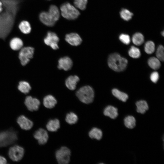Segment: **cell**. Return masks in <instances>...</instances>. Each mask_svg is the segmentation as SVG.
I'll return each mask as SVG.
<instances>
[{
  "mask_svg": "<svg viewBox=\"0 0 164 164\" xmlns=\"http://www.w3.org/2000/svg\"><path fill=\"white\" fill-rule=\"evenodd\" d=\"M7 162V160L5 157L0 156V164H5Z\"/></svg>",
  "mask_w": 164,
  "mask_h": 164,
  "instance_id": "8d00e7d4",
  "label": "cell"
},
{
  "mask_svg": "<svg viewBox=\"0 0 164 164\" xmlns=\"http://www.w3.org/2000/svg\"><path fill=\"white\" fill-rule=\"evenodd\" d=\"M25 104L29 110L33 111L38 109L40 103L38 99L28 96L25 99Z\"/></svg>",
  "mask_w": 164,
  "mask_h": 164,
  "instance_id": "30bf717a",
  "label": "cell"
},
{
  "mask_svg": "<svg viewBox=\"0 0 164 164\" xmlns=\"http://www.w3.org/2000/svg\"><path fill=\"white\" fill-rule=\"evenodd\" d=\"M76 95L82 102L86 104L93 101L94 93L93 89L90 86H85L80 87L77 91Z\"/></svg>",
  "mask_w": 164,
  "mask_h": 164,
  "instance_id": "7a4b0ae2",
  "label": "cell"
},
{
  "mask_svg": "<svg viewBox=\"0 0 164 164\" xmlns=\"http://www.w3.org/2000/svg\"><path fill=\"white\" fill-rule=\"evenodd\" d=\"M124 123L126 127L128 128L132 129L135 126L136 120L133 116H128L124 119Z\"/></svg>",
  "mask_w": 164,
  "mask_h": 164,
  "instance_id": "4316f807",
  "label": "cell"
},
{
  "mask_svg": "<svg viewBox=\"0 0 164 164\" xmlns=\"http://www.w3.org/2000/svg\"><path fill=\"white\" fill-rule=\"evenodd\" d=\"M18 28L21 32L25 35L30 34L32 31V26L29 22L26 20H22L18 24Z\"/></svg>",
  "mask_w": 164,
  "mask_h": 164,
  "instance_id": "9a60e30c",
  "label": "cell"
},
{
  "mask_svg": "<svg viewBox=\"0 0 164 164\" xmlns=\"http://www.w3.org/2000/svg\"><path fill=\"white\" fill-rule=\"evenodd\" d=\"M9 45L12 50H18L22 48L23 43L20 38L15 37L11 39Z\"/></svg>",
  "mask_w": 164,
  "mask_h": 164,
  "instance_id": "ffe728a7",
  "label": "cell"
},
{
  "mask_svg": "<svg viewBox=\"0 0 164 164\" xmlns=\"http://www.w3.org/2000/svg\"><path fill=\"white\" fill-rule=\"evenodd\" d=\"M87 0H74V4L76 8L81 10H84L86 8Z\"/></svg>",
  "mask_w": 164,
  "mask_h": 164,
  "instance_id": "d6a6232c",
  "label": "cell"
},
{
  "mask_svg": "<svg viewBox=\"0 0 164 164\" xmlns=\"http://www.w3.org/2000/svg\"><path fill=\"white\" fill-rule=\"evenodd\" d=\"M148 63L149 66L154 70H158L161 66L160 61L155 57L150 58L148 60Z\"/></svg>",
  "mask_w": 164,
  "mask_h": 164,
  "instance_id": "484cf974",
  "label": "cell"
},
{
  "mask_svg": "<svg viewBox=\"0 0 164 164\" xmlns=\"http://www.w3.org/2000/svg\"><path fill=\"white\" fill-rule=\"evenodd\" d=\"M159 74L156 71L153 72L150 76V78L151 80L154 83H156L159 79Z\"/></svg>",
  "mask_w": 164,
  "mask_h": 164,
  "instance_id": "d590c367",
  "label": "cell"
},
{
  "mask_svg": "<svg viewBox=\"0 0 164 164\" xmlns=\"http://www.w3.org/2000/svg\"><path fill=\"white\" fill-rule=\"evenodd\" d=\"M61 15L68 20H74L77 18L80 12L73 6L66 2L62 4L60 7Z\"/></svg>",
  "mask_w": 164,
  "mask_h": 164,
  "instance_id": "3957f363",
  "label": "cell"
},
{
  "mask_svg": "<svg viewBox=\"0 0 164 164\" xmlns=\"http://www.w3.org/2000/svg\"><path fill=\"white\" fill-rule=\"evenodd\" d=\"M112 93L114 97L123 102H125L128 98V96L126 93L117 89H113Z\"/></svg>",
  "mask_w": 164,
  "mask_h": 164,
  "instance_id": "603a6c76",
  "label": "cell"
},
{
  "mask_svg": "<svg viewBox=\"0 0 164 164\" xmlns=\"http://www.w3.org/2000/svg\"><path fill=\"white\" fill-rule=\"evenodd\" d=\"M144 37L142 34L139 32L135 33L132 37L133 43L137 46L141 45L144 42Z\"/></svg>",
  "mask_w": 164,
  "mask_h": 164,
  "instance_id": "f1b7e54d",
  "label": "cell"
},
{
  "mask_svg": "<svg viewBox=\"0 0 164 164\" xmlns=\"http://www.w3.org/2000/svg\"><path fill=\"white\" fill-rule=\"evenodd\" d=\"M18 89L22 93L26 94L30 91L31 89V87L28 82L22 81L19 82V83Z\"/></svg>",
  "mask_w": 164,
  "mask_h": 164,
  "instance_id": "83f0119b",
  "label": "cell"
},
{
  "mask_svg": "<svg viewBox=\"0 0 164 164\" xmlns=\"http://www.w3.org/2000/svg\"><path fill=\"white\" fill-rule=\"evenodd\" d=\"M120 40L123 43L126 44H129L130 42V38L129 36L126 34H122L119 36Z\"/></svg>",
  "mask_w": 164,
  "mask_h": 164,
  "instance_id": "e575fe53",
  "label": "cell"
},
{
  "mask_svg": "<svg viewBox=\"0 0 164 164\" xmlns=\"http://www.w3.org/2000/svg\"><path fill=\"white\" fill-rule=\"evenodd\" d=\"M164 47L162 45H159L156 52V57L160 61H163L164 60Z\"/></svg>",
  "mask_w": 164,
  "mask_h": 164,
  "instance_id": "836d02e7",
  "label": "cell"
},
{
  "mask_svg": "<svg viewBox=\"0 0 164 164\" xmlns=\"http://www.w3.org/2000/svg\"><path fill=\"white\" fill-rule=\"evenodd\" d=\"M78 117L76 114L70 112L66 114L65 120L67 123L72 125L76 124L78 121Z\"/></svg>",
  "mask_w": 164,
  "mask_h": 164,
  "instance_id": "cb8c5ba5",
  "label": "cell"
},
{
  "mask_svg": "<svg viewBox=\"0 0 164 164\" xmlns=\"http://www.w3.org/2000/svg\"><path fill=\"white\" fill-rule=\"evenodd\" d=\"M43 103L45 107L50 109L55 107L57 103V101L53 96L49 94L44 97Z\"/></svg>",
  "mask_w": 164,
  "mask_h": 164,
  "instance_id": "e0dca14e",
  "label": "cell"
},
{
  "mask_svg": "<svg viewBox=\"0 0 164 164\" xmlns=\"http://www.w3.org/2000/svg\"><path fill=\"white\" fill-rule=\"evenodd\" d=\"M48 12L52 16L56 22L59 19L60 11L56 5H51L50 7Z\"/></svg>",
  "mask_w": 164,
  "mask_h": 164,
  "instance_id": "d4e9b609",
  "label": "cell"
},
{
  "mask_svg": "<svg viewBox=\"0 0 164 164\" xmlns=\"http://www.w3.org/2000/svg\"><path fill=\"white\" fill-rule=\"evenodd\" d=\"M108 64L109 67L116 72L124 70L127 67L128 63L127 60L117 53H114L109 55L108 59Z\"/></svg>",
  "mask_w": 164,
  "mask_h": 164,
  "instance_id": "6da1fadb",
  "label": "cell"
},
{
  "mask_svg": "<svg viewBox=\"0 0 164 164\" xmlns=\"http://www.w3.org/2000/svg\"><path fill=\"white\" fill-rule=\"evenodd\" d=\"M79 80L80 79L77 76H70L66 80L65 85L69 90H74L76 88L77 83Z\"/></svg>",
  "mask_w": 164,
  "mask_h": 164,
  "instance_id": "2e32d148",
  "label": "cell"
},
{
  "mask_svg": "<svg viewBox=\"0 0 164 164\" xmlns=\"http://www.w3.org/2000/svg\"><path fill=\"white\" fill-rule=\"evenodd\" d=\"M103 133L101 130L97 128H93L88 132V135L91 139L100 140L102 136Z\"/></svg>",
  "mask_w": 164,
  "mask_h": 164,
  "instance_id": "7402d4cb",
  "label": "cell"
},
{
  "mask_svg": "<svg viewBox=\"0 0 164 164\" xmlns=\"http://www.w3.org/2000/svg\"><path fill=\"white\" fill-rule=\"evenodd\" d=\"M155 45L152 41L147 42L145 45L144 49L145 52L148 54L152 53L155 50Z\"/></svg>",
  "mask_w": 164,
  "mask_h": 164,
  "instance_id": "4dcf8cb0",
  "label": "cell"
},
{
  "mask_svg": "<svg viewBox=\"0 0 164 164\" xmlns=\"http://www.w3.org/2000/svg\"><path fill=\"white\" fill-rule=\"evenodd\" d=\"M128 53L129 56L134 58H139L141 55L139 49L134 46H132L129 50Z\"/></svg>",
  "mask_w": 164,
  "mask_h": 164,
  "instance_id": "f546056e",
  "label": "cell"
},
{
  "mask_svg": "<svg viewBox=\"0 0 164 164\" xmlns=\"http://www.w3.org/2000/svg\"></svg>",
  "mask_w": 164,
  "mask_h": 164,
  "instance_id": "60d3db41",
  "label": "cell"
},
{
  "mask_svg": "<svg viewBox=\"0 0 164 164\" xmlns=\"http://www.w3.org/2000/svg\"><path fill=\"white\" fill-rule=\"evenodd\" d=\"M65 40L70 45L74 46H79L82 42L81 37L76 33H71L67 34Z\"/></svg>",
  "mask_w": 164,
  "mask_h": 164,
  "instance_id": "8fae6325",
  "label": "cell"
},
{
  "mask_svg": "<svg viewBox=\"0 0 164 164\" xmlns=\"http://www.w3.org/2000/svg\"><path fill=\"white\" fill-rule=\"evenodd\" d=\"M34 138L38 141L39 144L42 145L47 143L49 138L47 131L43 128H40L36 131L34 134Z\"/></svg>",
  "mask_w": 164,
  "mask_h": 164,
  "instance_id": "9c48e42d",
  "label": "cell"
},
{
  "mask_svg": "<svg viewBox=\"0 0 164 164\" xmlns=\"http://www.w3.org/2000/svg\"><path fill=\"white\" fill-rule=\"evenodd\" d=\"M39 18L40 21L46 26H52L56 22L48 12H41L39 14Z\"/></svg>",
  "mask_w": 164,
  "mask_h": 164,
  "instance_id": "4fadbf2b",
  "label": "cell"
},
{
  "mask_svg": "<svg viewBox=\"0 0 164 164\" xmlns=\"http://www.w3.org/2000/svg\"><path fill=\"white\" fill-rule=\"evenodd\" d=\"M17 122L23 129L29 130L33 125L32 122L23 115L20 116L18 118Z\"/></svg>",
  "mask_w": 164,
  "mask_h": 164,
  "instance_id": "5bb4252c",
  "label": "cell"
},
{
  "mask_svg": "<svg viewBox=\"0 0 164 164\" xmlns=\"http://www.w3.org/2000/svg\"><path fill=\"white\" fill-rule=\"evenodd\" d=\"M59 39L54 32L49 31L44 39L45 43L50 46L53 49L56 50L59 49L58 43Z\"/></svg>",
  "mask_w": 164,
  "mask_h": 164,
  "instance_id": "52a82bcc",
  "label": "cell"
},
{
  "mask_svg": "<svg viewBox=\"0 0 164 164\" xmlns=\"http://www.w3.org/2000/svg\"><path fill=\"white\" fill-rule=\"evenodd\" d=\"M19 53V58L22 66H25L33 56L34 49L32 47L28 46L22 48Z\"/></svg>",
  "mask_w": 164,
  "mask_h": 164,
  "instance_id": "8992f818",
  "label": "cell"
},
{
  "mask_svg": "<svg viewBox=\"0 0 164 164\" xmlns=\"http://www.w3.org/2000/svg\"><path fill=\"white\" fill-rule=\"evenodd\" d=\"M73 61L68 56L62 57L58 61L57 67L60 70L68 71L71 69Z\"/></svg>",
  "mask_w": 164,
  "mask_h": 164,
  "instance_id": "7c38bea8",
  "label": "cell"
},
{
  "mask_svg": "<svg viewBox=\"0 0 164 164\" xmlns=\"http://www.w3.org/2000/svg\"></svg>",
  "mask_w": 164,
  "mask_h": 164,
  "instance_id": "ab89813d",
  "label": "cell"
},
{
  "mask_svg": "<svg viewBox=\"0 0 164 164\" xmlns=\"http://www.w3.org/2000/svg\"><path fill=\"white\" fill-rule=\"evenodd\" d=\"M56 159L59 164H67L70 161L71 151L66 146H62L55 152Z\"/></svg>",
  "mask_w": 164,
  "mask_h": 164,
  "instance_id": "277c9868",
  "label": "cell"
},
{
  "mask_svg": "<svg viewBox=\"0 0 164 164\" xmlns=\"http://www.w3.org/2000/svg\"><path fill=\"white\" fill-rule=\"evenodd\" d=\"M137 107V111L142 114H144L149 109V106L146 101L145 100H140L135 104Z\"/></svg>",
  "mask_w": 164,
  "mask_h": 164,
  "instance_id": "44dd1931",
  "label": "cell"
},
{
  "mask_svg": "<svg viewBox=\"0 0 164 164\" xmlns=\"http://www.w3.org/2000/svg\"><path fill=\"white\" fill-rule=\"evenodd\" d=\"M17 139L16 133L10 130L0 133V147L5 146L14 143Z\"/></svg>",
  "mask_w": 164,
  "mask_h": 164,
  "instance_id": "5b68a950",
  "label": "cell"
},
{
  "mask_svg": "<svg viewBox=\"0 0 164 164\" xmlns=\"http://www.w3.org/2000/svg\"><path fill=\"white\" fill-rule=\"evenodd\" d=\"M104 114L111 118L114 119L118 116L117 108L111 105H109L105 108L104 111Z\"/></svg>",
  "mask_w": 164,
  "mask_h": 164,
  "instance_id": "d6986e66",
  "label": "cell"
},
{
  "mask_svg": "<svg viewBox=\"0 0 164 164\" xmlns=\"http://www.w3.org/2000/svg\"><path fill=\"white\" fill-rule=\"evenodd\" d=\"M46 127L48 131L54 132L57 131L60 127V123L57 118L50 119L48 122Z\"/></svg>",
  "mask_w": 164,
  "mask_h": 164,
  "instance_id": "ac0fdd59",
  "label": "cell"
},
{
  "mask_svg": "<svg viewBox=\"0 0 164 164\" xmlns=\"http://www.w3.org/2000/svg\"><path fill=\"white\" fill-rule=\"evenodd\" d=\"M162 35L163 36H164V31H163L162 32Z\"/></svg>",
  "mask_w": 164,
  "mask_h": 164,
  "instance_id": "f35d334b",
  "label": "cell"
},
{
  "mask_svg": "<svg viewBox=\"0 0 164 164\" xmlns=\"http://www.w3.org/2000/svg\"><path fill=\"white\" fill-rule=\"evenodd\" d=\"M3 6V2L0 0V13L2 12L4 10Z\"/></svg>",
  "mask_w": 164,
  "mask_h": 164,
  "instance_id": "74e56055",
  "label": "cell"
},
{
  "mask_svg": "<svg viewBox=\"0 0 164 164\" xmlns=\"http://www.w3.org/2000/svg\"><path fill=\"white\" fill-rule=\"evenodd\" d=\"M24 154V149L17 145L11 147L9 151V155L10 158L14 161H18L21 159Z\"/></svg>",
  "mask_w": 164,
  "mask_h": 164,
  "instance_id": "ba28073f",
  "label": "cell"
},
{
  "mask_svg": "<svg viewBox=\"0 0 164 164\" xmlns=\"http://www.w3.org/2000/svg\"><path fill=\"white\" fill-rule=\"evenodd\" d=\"M120 15L124 20L128 21L132 18L133 14L128 9H122L120 12Z\"/></svg>",
  "mask_w": 164,
  "mask_h": 164,
  "instance_id": "1f68e13d",
  "label": "cell"
}]
</instances>
